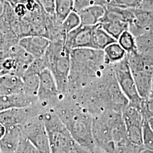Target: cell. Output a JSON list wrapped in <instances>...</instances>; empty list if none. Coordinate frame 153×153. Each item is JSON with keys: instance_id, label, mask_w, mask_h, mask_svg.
<instances>
[{"instance_id": "15", "label": "cell", "mask_w": 153, "mask_h": 153, "mask_svg": "<svg viewBox=\"0 0 153 153\" xmlns=\"http://www.w3.org/2000/svg\"><path fill=\"white\" fill-rule=\"evenodd\" d=\"M131 73L140 97L142 99L149 98L153 87V71L144 69Z\"/></svg>"}, {"instance_id": "19", "label": "cell", "mask_w": 153, "mask_h": 153, "mask_svg": "<svg viewBox=\"0 0 153 153\" xmlns=\"http://www.w3.org/2000/svg\"><path fill=\"white\" fill-rule=\"evenodd\" d=\"M101 26L117 41L121 33L129 30V23L116 19H102L99 22Z\"/></svg>"}, {"instance_id": "9", "label": "cell", "mask_w": 153, "mask_h": 153, "mask_svg": "<svg viewBox=\"0 0 153 153\" xmlns=\"http://www.w3.org/2000/svg\"><path fill=\"white\" fill-rule=\"evenodd\" d=\"M94 26L80 25L78 27L68 33L65 39L66 47L70 51L76 48L93 49Z\"/></svg>"}, {"instance_id": "26", "label": "cell", "mask_w": 153, "mask_h": 153, "mask_svg": "<svg viewBox=\"0 0 153 153\" xmlns=\"http://www.w3.org/2000/svg\"><path fill=\"white\" fill-rule=\"evenodd\" d=\"M113 6L123 9H137L142 4L143 0H112Z\"/></svg>"}, {"instance_id": "30", "label": "cell", "mask_w": 153, "mask_h": 153, "mask_svg": "<svg viewBox=\"0 0 153 153\" xmlns=\"http://www.w3.org/2000/svg\"><path fill=\"white\" fill-rule=\"evenodd\" d=\"M6 130L7 129L5 126L0 123V140H1L5 135Z\"/></svg>"}, {"instance_id": "25", "label": "cell", "mask_w": 153, "mask_h": 153, "mask_svg": "<svg viewBox=\"0 0 153 153\" xmlns=\"http://www.w3.org/2000/svg\"><path fill=\"white\" fill-rule=\"evenodd\" d=\"M105 0H74V10L76 13L90 6L94 5L105 6Z\"/></svg>"}, {"instance_id": "28", "label": "cell", "mask_w": 153, "mask_h": 153, "mask_svg": "<svg viewBox=\"0 0 153 153\" xmlns=\"http://www.w3.org/2000/svg\"><path fill=\"white\" fill-rule=\"evenodd\" d=\"M16 153H39L32 143L26 137L23 140Z\"/></svg>"}, {"instance_id": "34", "label": "cell", "mask_w": 153, "mask_h": 153, "mask_svg": "<svg viewBox=\"0 0 153 153\" xmlns=\"http://www.w3.org/2000/svg\"><path fill=\"white\" fill-rule=\"evenodd\" d=\"M143 2H146L148 5L152 6L153 8V0H143Z\"/></svg>"}, {"instance_id": "29", "label": "cell", "mask_w": 153, "mask_h": 153, "mask_svg": "<svg viewBox=\"0 0 153 153\" xmlns=\"http://www.w3.org/2000/svg\"><path fill=\"white\" fill-rule=\"evenodd\" d=\"M41 6L49 16L55 17V0H38ZM56 18V17H55Z\"/></svg>"}, {"instance_id": "21", "label": "cell", "mask_w": 153, "mask_h": 153, "mask_svg": "<svg viewBox=\"0 0 153 153\" xmlns=\"http://www.w3.org/2000/svg\"><path fill=\"white\" fill-rule=\"evenodd\" d=\"M55 17L61 24L74 10V0H55Z\"/></svg>"}, {"instance_id": "8", "label": "cell", "mask_w": 153, "mask_h": 153, "mask_svg": "<svg viewBox=\"0 0 153 153\" xmlns=\"http://www.w3.org/2000/svg\"><path fill=\"white\" fill-rule=\"evenodd\" d=\"M115 65V79L121 91L129 103L141 104L142 99L138 93L126 56L123 60Z\"/></svg>"}, {"instance_id": "2", "label": "cell", "mask_w": 153, "mask_h": 153, "mask_svg": "<svg viewBox=\"0 0 153 153\" xmlns=\"http://www.w3.org/2000/svg\"><path fill=\"white\" fill-rule=\"evenodd\" d=\"M104 62L103 50L76 48L71 51L68 95L87 86Z\"/></svg>"}, {"instance_id": "4", "label": "cell", "mask_w": 153, "mask_h": 153, "mask_svg": "<svg viewBox=\"0 0 153 153\" xmlns=\"http://www.w3.org/2000/svg\"><path fill=\"white\" fill-rule=\"evenodd\" d=\"M123 121L122 112L115 110H105L93 116V137L96 147L105 153H115V134Z\"/></svg>"}, {"instance_id": "13", "label": "cell", "mask_w": 153, "mask_h": 153, "mask_svg": "<svg viewBox=\"0 0 153 153\" xmlns=\"http://www.w3.org/2000/svg\"><path fill=\"white\" fill-rule=\"evenodd\" d=\"M38 103L37 97L22 93L0 95V112L11 109L25 108Z\"/></svg>"}, {"instance_id": "40", "label": "cell", "mask_w": 153, "mask_h": 153, "mask_svg": "<svg viewBox=\"0 0 153 153\" xmlns=\"http://www.w3.org/2000/svg\"><path fill=\"white\" fill-rule=\"evenodd\" d=\"M0 153H1V150H0Z\"/></svg>"}, {"instance_id": "11", "label": "cell", "mask_w": 153, "mask_h": 153, "mask_svg": "<svg viewBox=\"0 0 153 153\" xmlns=\"http://www.w3.org/2000/svg\"><path fill=\"white\" fill-rule=\"evenodd\" d=\"M153 28V10L134 9V16L129 24V31L136 38L149 32Z\"/></svg>"}, {"instance_id": "33", "label": "cell", "mask_w": 153, "mask_h": 153, "mask_svg": "<svg viewBox=\"0 0 153 153\" xmlns=\"http://www.w3.org/2000/svg\"><path fill=\"white\" fill-rule=\"evenodd\" d=\"M148 122H149V126H150L151 129H152V131H153V117L152 118H150L148 119Z\"/></svg>"}, {"instance_id": "14", "label": "cell", "mask_w": 153, "mask_h": 153, "mask_svg": "<svg viewBox=\"0 0 153 153\" xmlns=\"http://www.w3.org/2000/svg\"><path fill=\"white\" fill-rule=\"evenodd\" d=\"M6 129L5 135L0 140L1 153H16L25 136L19 126Z\"/></svg>"}, {"instance_id": "32", "label": "cell", "mask_w": 153, "mask_h": 153, "mask_svg": "<svg viewBox=\"0 0 153 153\" xmlns=\"http://www.w3.org/2000/svg\"><path fill=\"white\" fill-rule=\"evenodd\" d=\"M90 153H106L104 152L103 151L101 150L100 149H99L98 148H96V149L93 151V152H90Z\"/></svg>"}, {"instance_id": "23", "label": "cell", "mask_w": 153, "mask_h": 153, "mask_svg": "<svg viewBox=\"0 0 153 153\" xmlns=\"http://www.w3.org/2000/svg\"><path fill=\"white\" fill-rule=\"evenodd\" d=\"M117 43L127 53L137 51L136 38L129 30L121 33L117 40Z\"/></svg>"}, {"instance_id": "16", "label": "cell", "mask_w": 153, "mask_h": 153, "mask_svg": "<svg viewBox=\"0 0 153 153\" xmlns=\"http://www.w3.org/2000/svg\"><path fill=\"white\" fill-rule=\"evenodd\" d=\"M81 19V25L94 26L98 24L105 13V6L94 5L85 8L77 13Z\"/></svg>"}, {"instance_id": "20", "label": "cell", "mask_w": 153, "mask_h": 153, "mask_svg": "<svg viewBox=\"0 0 153 153\" xmlns=\"http://www.w3.org/2000/svg\"><path fill=\"white\" fill-rule=\"evenodd\" d=\"M103 52L104 62L107 64H116L123 60L127 55L117 42L108 45Z\"/></svg>"}, {"instance_id": "12", "label": "cell", "mask_w": 153, "mask_h": 153, "mask_svg": "<svg viewBox=\"0 0 153 153\" xmlns=\"http://www.w3.org/2000/svg\"><path fill=\"white\" fill-rule=\"evenodd\" d=\"M51 40L39 35H28L19 39L18 44L35 59L42 58L48 49Z\"/></svg>"}, {"instance_id": "7", "label": "cell", "mask_w": 153, "mask_h": 153, "mask_svg": "<svg viewBox=\"0 0 153 153\" xmlns=\"http://www.w3.org/2000/svg\"><path fill=\"white\" fill-rule=\"evenodd\" d=\"M122 116L129 140L134 144L143 146V127L146 118L143 114L141 104L129 103L123 109Z\"/></svg>"}, {"instance_id": "24", "label": "cell", "mask_w": 153, "mask_h": 153, "mask_svg": "<svg viewBox=\"0 0 153 153\" xmlns=\"http://www.w3.org/2000/svg\"><path fill=\"white\" fill-rule=\"evenodd\" d=\"M143 145L145 149L153 152V131L146 118L143 127Z\"/></svg>"}, {"instance_id": "22", "label": "cell", "mask_w": 153, "mask_h": 153, "mask_svg": "<svg viewBox=\"0 0 153 153\" xmlns=\"http://www.w3.org/2000/svg\"><path fill=\"white\" fill-rule=\"evenodd\" d=\"M81 25V19L79 15L76 11L71 12L62 21L60 26L61 35L66 37V35Z\"/></svg>"}, {"instance_id": "3", "label": "cell", "mask_w": 153, "mask_h": 153, "mask_svg": "<svg viewBox=\"0 0 153 153\" xmlns=\"http://www.w3.org/2000/svg\"><path fill=\"white\" fill-rule=\"evenodd\" d=\"M42 59L45 68L48 69L54 76L62 98H64L68 93L71 70V51L66 47L65 38L51 40Z\"/></svg>"}, {"instance_id": "5", "label": "cell", "mask_w": 153, "mask_h": 153, "mask_svg": "<svg viewBox=\"0 0 153 153\" xmlns=\"http://www.w3.org/2000/svg\"><path fill=\"white\" fill-rule=\"evenodd\" d=\"M42 112L30 118L21 128L25 137L36 148L39 153H51L49 137Z\"/></svg>"}, {"instance_id": "31", "label": "cell", "mask_w": 153, "mask_h": 153, "mask_svg": "<svg viewBox=\"0 0 153 153\" xmlns=\"http://www.w3.org/2000/svg\"><path fill=\"white\" fill-rule=\"evenodd\" d=\"M6 0H0V16L3 13L5 5Z\"/></svg>"}, {"instance_id": "39", "label": "cell", "mask_w": 153, "mask_h": 153, "mask_svg": "<svg viewBox=\"0 0 153 153\" xmlns=\"http://www.w3.org/2000/svg\"><path fill=\"white\" fill-rule=\"evenodd\" d=\"M150 97H153V87H152V93Z\"/></svg>"}, {"instance_id": "36", "label": "cell", "mask_w": 153, "mask_h": 153, "mask_svg": "<svg viewBox=\"0 0 153 153\" xmlns=\"http://www.w3.org/2000/svg\"><path fill=\"white\" fill-rule=\"evenodd\" d=\"M2 39H3V34H2V33L1 32V31L0 30V43L2 42Z\"/></svg>"}, {"instance_id": "18", "label": "cell", "mask_w": 153, "mask_h": 153, "mask_svg": "<svg viewBox=\"0 0 153 153\" xmlns=\"http://www.w3.org/2000/svg\"><path fill=\"white\" fill-rule=\"evenodd\" d=\"M117 41L107 33L100 23L94 26L93 31V49L104 50L108 45Z\"/></svg>"}, {"instance_id": "1", "label": "cell", "mask_w": 153, "mask_h": 153, "mask_svg": "<svg viewBox=\"0 0 153 153\" xmlns=\"http://www.w3.org/2000/svg\"><path fill=\"white\" fill-rule=\"evenodd\" d=\"M53 109L80 146L89 152L96 149L93 137V116L88 111L67 97L60 100Z\"/></svg>"}, {"instance_id": "35", "label": "cell", "mask_w": 153, "mask_h": 153, "mask_svg": "<svg viewBox=\"0 0 153 153\" xmlns=\"http://www.w3.org/2000/svg\"><path fill=\"white\" fill-rule=\"evenodd\" d=\"M141 153H153V152H152V151H150V150H149L145 149L141 152Z\"/></svg>"}, {"instance_id": "27", "label": "cell", "mask_w": 153, "mask_h": 153, "mask_svg": "<svg viewBox=\"0 0 153 153\" xmlns=\"http://www.w3.org/2000/svg\"><path fill=\"white\" fill-rule=\"evenodd\" d=\"M141 107L145 118L149 119L153 117V97L142 99Z\"/></svg>"}, {"instance_id": "10", "label": "cell", "mask_w": 153, "mask_h": 153, "mask_svg": "<svg viewBox=\"0 0 153 153\" xmlns=\"http://www.w3.org/2000/svg\"><path fill=\"white\" fill-rule=\"evenodd\" d=\"M44 69L45 67L42 58L35 59L28 66L22 76L25 93L29 95L37 97L40 74Z\"/></svg>"}, {"instance_id": "6", "label": "cell", "mask_w": 153, "mask_h": 153, "mask_svg": "<svg viewBox=\"0 0 153 153\" xmlns=\"http://www.w3.org/2000/svg\"><path fill=\"white\" fill-rule=\"evenodd\" d=\"M37 98L38 104L44 111L53 109L62 99L54 76L47 68L40 73Z\"/></svg>"}, {"instance_id": "37", "label": "cell", "mask_w": 153, "mask_h": 153, "mask_svg": "<svg viewBox=\"0 0 153 153\" xmlns=\"http://www.w3.org/2000/svg\"><path fill=\"white\" fill-rule=\"evenodd\" d=\"M4 95V91L2 90V88L0 86V95Z\"/></svg>"}, {"instance_id": "17", "label": "cell", "mask_w": 153, "mask_h": 153, "mask_svg": "<svg viewBox=\"0 0 153 153\" xmlns=\"http://www.w3.org/2000/svg\"><path fill=\"white\" fill-rule=\"evenodd\" d=\"M0 86L4 95L23 92L24 84L21 76L14 74H4L0 76Z\"/></svg>"}, {"instance_id": "38", "label": "cell", "mask_w": 153, "mask_h": 153, "mask_svg": "<svg viewBox=\"0 0 153 153\" xmlns=\"http://www.w3.org/2000/svg\"><path fill=\"white\" fill-rule=\"evenodd\" d=\"M2 60H0V75H1V72H2Z\"/></svg>"}]
</instances>
